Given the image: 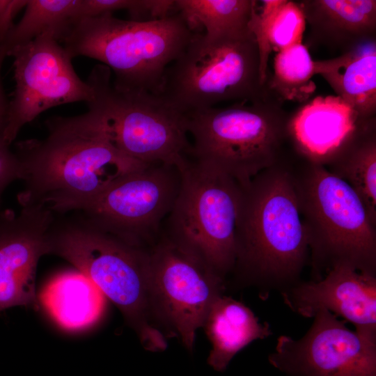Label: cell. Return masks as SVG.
<instances>
[{"label":"cell","mask_w":376,"mask_h":376,"mask_svg":"<svg viewBox=\"0 0 376 376\" xmlns=\"http://www.w3.org/2000/svg\"><path fill=\"white\" fill-rule=\"evenodd\" d=\"M47 135L15 145L23 189L22 205H41L55 214L73 212L111 183L147 165L110 141L95 112L46 121Z\"/></svg>","instance_id":"1"},{"label":"cell","mask_w":376,"mask_h":376,"mask_svg":"<svg viewBox=\"0 0 376 376\" xmlns=\"http://www.w3.org/2000/svg\"><path fill=\"white\" fill-rule=\"evenodd\" d=\"M292 151L240 185L233 271L244 284L256 288L263 300L301 281L310 258L292 173Z\"/></svg>","instance_id":"2"},{"label":"cell","mask_w":376,"mask_h":376,"mask_svg":"<svg viewBox=\"0 0 376 376\" xmlns=\"http://www.w3.org/2000/svg\"><path fill=\"white\" fill-rule=\"evenodd\" d=\"M47 243L48 254L69 262L119 308L146 350L166 349V338L155 323L148 250L102 230L78 214L56 215Z\"/></svg>","instance_id":"3"},{"label":"cell","mask_w":376,"mask_h":376,"mask_svg":"<svg viewBox=\"0 0 376 376\" xmlns=\"http://www.w3.org/2000/svg\"><path fill=\"white\" fill-rule=\"evenodd\" d=\"M291 169L308 237L311 280L336 266L376 276V223L355 191L295 149Z\"/></svg>","instance_id":"4"},{"label":"cell","mask_w":376,"mask_h":376,"mask_svg":"<svg viewBox=\"0 0 376 376\" xmlns=\"http://www.w3.org/2000/svg\"><path fill=\"white\" fill-rule=\"evenodd\" d=\"M273 94L185 113L193 139L189 157L240 185L282 160L294 146L293 115Z\"/></svg>","instance_id":"5"},{"label":"cell","mask_w":376,"mask_h":376,"mask_svg":"<svg viewBox=\"0 0 376 376\" xmlns=\"http://www.w3.org/2000/svg\"><path fill=\"white\" fill-rule=\"evenodd\" d=\"M195 33L178 12L147 21L108 14L79 22L62 41L72 59L86 56L108 67L116 88L157 95L166 70Z\"/></svg>","instance_id":"6"},{"label":"cell","mask_w":376,"mask_h":376,"mask_svg":"<svg viewBox=\"0 0 376 376\" xmlns=\"http://www.w3.org/2000/svg\"><path fill=\"white\" fill-rule=\"evenodd\" d=\"M272 94L262 79L258 44L249 27L216 36L195 33L166 70L157 95L185 114Z\"/></svg>","instance_id":"7"},{"label":"cell","mask_w":376,"mask_h":376,"mask_svg":"<svg viewBox=\"0 0 376 376\" xmlns=\"http://www.w3.org/2000/svg\"><path fill=\"white\" fill-rule=\"evenodd\" d=\"M87 82L93 91L88 107L118 150L146 164L185 165L191 148L185 113L158 95L116 88L103 64L93 68Z\"/></svg>","instance_id":"8"},{"label":"cell","mask_w":376,"mask_h":376,"mask_svg":"<svg viewBox=\"0 0 376 376\" xmlns=\"http://www.w3.org/2000/svg\"><path fill=\"white\" fill-rule=\"evenodd\" d=\"M180 171V189L165 235L224 279L236 259L240 184L189 158Z\"/></svg>","instance_id":"9"},{"label":"cell","mask_w":376,"mask_h":376,"mask_svg":"<svg viewBox=\"0 0 376 376\" xmlns=\"http://www.w3.org/2000/svg\"><path fill=\"white\" fill-rule=\"evenodd\" d=\"M180 171L149 164L116 180L73 212L102 230L142 247L154 240L178 196Z\"/></svg>","instance_id":"10"},{"label":"cell","mask_w":376,"mask_h":376,"mask_svg":"<svg viewBox=\"0 0 376 376\" xmlns=\"http://www.w3.org/2000/svg\"><path fill=\"white\" fill-rule=\"evenodd\" d=\"M148 252L155 317L166 322L191 351L197 329L222 295L224 279L165 235Z\"/></svg>","instance_id":"11"},{"label":"cell","mask_w":376,"mask_h":376,"mask_svg":"<svg viewBox=\"0 0 376 376\" xmlns=\"http://www.w3.org/2000/svg\"><path fill=\"white\" fill-rule=\"evenodd\" d=\"M14 58L15 88L8 104L3 136L8 144L22 128L45 111L61 104L84 101L93 96L87 81L75 71L72 58L49 33L8 52Z\"/></svg>","instance_id":"12"},{"label":"cell","mask_w":376,"mask_h":376,"mask_svg":"<svg viewBox=\"0 0 376 376\" xmlns=\"http://www.w3.org/2000/svg\"><path fill=\"white\" fill-rule=\"evenodd\" d=\"M313 318L301 338H277L272 366L290 376H376V337L350 329L324 309Z\"/></svg>","instance_id":"13"},{"label":"cell","mask_w":376,"mask_h":376,"mask_svg":"<svg viewBox=\"0 0 376 376\" xmlns=\"http://www.w3.org/2000/svg\"><path fill=\"white\" fill-rule=\"evenodd\" d=\"M56 214L41 205H22L19 212L0 210V312L38 306L36 269L48 254V235Z\"/></svg>","instance_id":"14"},{"label":"cell","mask_w":376,"mask_h":376,"mask_svg":"<svg viewBox=\"0 0 376 376\" xmlns=\"http://www.w3.org/2000/svg\"><path fill=\"white\" fill-rule=\"evenodd\" d=\"M294 313L310 318L320 310L352 323L360 334L376 337V276L336 266L320 280L299 281L280 292Z\"/></svg>","instance_id":"15"},{"label":"cell","mask_w":376,"mask_h":376,"mask_svg":"<svg viewBox=\"0 0 376 376\" xmlns=\"http://www.w3.org/2000/svg\"><path fill=\"white\" fill-rule=\"evenodd\" d=\"M310 27L312 40L346 52L376 40L375 0L295 1Z\"/></svg>","instance_id":"16"},{"label":"cell","mask_w":376,"mask_h":376,"mask_svg":"<svg viewBox=\"0 0 376 376\" xmlns=\"http://www.w3.org/2000/svg\"><path fill=\"white\" fill-rule=\"evenodd\" d=\"M321 75L357 118L376 113V40L363 43L334 58L314 61Z\"/></svg>","instance_id":"17"},{"label":"cell","mask_w":376,"mask_h":376,"mask_svg":"<svg viewBox=\"0 0 376 376\" xmlns=\"http://www.w3.org/2000/svg\"><path fill=\"white\" fill-rule=\"evenodd\" d=\"M347 182L376 223V120L356 118L338 144L319 162Z\"/></svg>","instance_id":"18"},{"label":"cell","mask_w":376,"mask_h":376,"mask_svg":"<svg viewBox=\"0 0 376 376\" xmlns=\"http://www.w3.org/2000/svg\"><path fill=\"white\" fill-rule=\"evenodd\" d=\"M202 327L212 344L207 363L219 372L251 343L272 334L269 324L261 323L248 306L223 295L210 306Z\"/></svg>","instance_id":"19"},{"label":"cell","mask_w":376,"mask_h":376,"mask_svg":"<svg viewBox=\"0 0 376 376\" xmlns=\"http://www.w3.org/2000/svg\"><path fill=\"white\" fill-rule=\"evenodd\" d=\"M105 297L77 270L61 272L43 288L40 300L62 328L80 330L95 323L103 313Z\"/></svg>","instance_id":"20"},{"label":"cell","mask_w":376,"mask_h":376,"mask_svg":"<svg viewBox=\"0 0 376 376\" xmlns=\"http://www.w3.org/2000/svg\"><path fill=\"white\" fill-rule=\"evenodd\" d=\"M302 109L292 116L294 146L308 158L320 162L357 118L339 97L317 99Z\"/></svg>","instance_id":"21"},{"label":"cell","mask_w":376,"mask_h":376,"mask_svg":"<svg viewBox=\"0 0 376 376\" xmlns=\"http://www.w3.org/2000/svg\"><path fill=\"white\" fill-rule=\"evenodd\" d=\"M261 2V11L258 13L256 6L249 27L258 44L262 79L267 83L269 78L267 61L270 53L301 43L306 22L295 1L263 0Z\"/></svg>","instance_id":"22"},{"label":"cell","mask_w":376,"mask_h":376,"mask_svg":"<svg viewBox=\"0 0 376 376\" xmlns=\"http://www.w3.org/2000/svg\"><path fill=\"white\" fill-rule=\"evenodd\" d=\"M80 0H27L24 13L14 26L4 46L8 52L43 34L62 41L77 22Z\"/></svg>","instance_id":"23"},{"label":"cell","mask_w":376,"mask_h":376,"mask_svg":"<svg viewBox=\"0 0 376 376\" xmlns=\"http://www.w3.org/2000/svg\"><path fill=\"white\" fill-rule=\"evenodd\" d=\"M256 4L255 0H175V11L190 27H203L208 36L249 28Z\"/></svg>","instance_id":"24"},{"label":"cell","mask_w":376,"mask_h":376,"mask_svg":"<svg viewBox=\"0 0 376 376\" xmlns=\"http://www.w3.org/2000/svg\"><path fill=\"white\" fill-rule=\"evenodd\" d=\"M274 75L269 79L272 93L282 102L306 100L315 89L314 61L302 43L289 46L276 54Z\"/></svg>","instance_id":"25"},{"label":"cell","mask_w":376,"mask_h":376,"mask_svg":"<svg viewBox=\"0 0 376 376\" xmlns=\"http://www.w3.org/2000/svg\"><path fill=\"white\" fill-rule=\"evenodd\" d=\"M3 123H0V201L6 189L20 180V166L14 151L3 136Z\"/></svg>","instance_id":"26"},{"label":"cell","mask_w":376,"mask_h":376,"mask_svg":"<svg viewBox=\"0 0 376 376\" xmlns=\"http://www.w3.org/2000/svg\"><path fill=\"white\" fill-rule=\"evenodd\" d=\"M27 0H0V44L3 45L14 27L17 14L25 8Z\"/></svg>","instance_id":"27"},{"label":"cell","mask_w":376,"mask_h":376,"mask_svg":"<svg viewBox=\"0 0 376 376\" xmlns=\"http://www.w3.org/2000/svg\"><path fill=\"white\" fill-rule=\"evenodd\" d=\"M8 102H6L2 86L0 85V123L5 125L6 112L8 109Z\"/></svg>","instance_id":"28"},{"label":"cell","mask_w":376,"mask_h":376,"mask_svg":"<svg viewBox=\"0 0 376 376\" xmlns=\"http://www.w3.org/2000/svg\"><path fill=\"white\" fill-rule=\"evenodd\" d=\"M7 56V51L3 45L0 44V70L5 57ZM0 85H1L0 81Z\"/></svg>","instance_id":"29"}]
</instances>
